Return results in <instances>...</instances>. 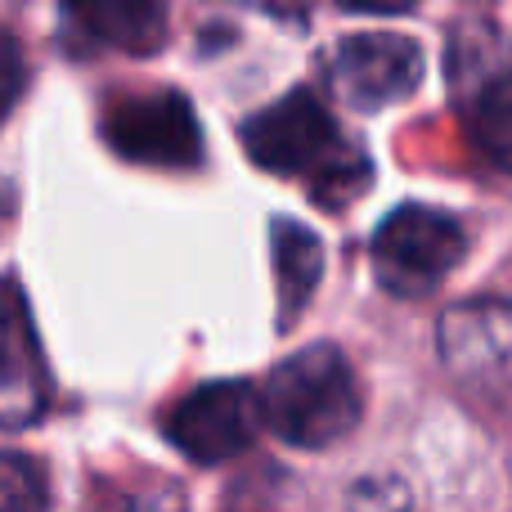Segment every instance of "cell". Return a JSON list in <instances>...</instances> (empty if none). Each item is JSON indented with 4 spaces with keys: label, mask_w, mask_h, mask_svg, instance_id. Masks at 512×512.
Instances as JSON below:
<instances>
[{
    "label": "cell",
    "mask_w": 512,
    "mask_h": 512,
    "mask_svg": "<svg viewBox=\"0 0 512 512\" xmlns=\"http://www.w3.org/2000/svg\"><path fill=\"white\" fill-rule=\"evenodd\" d=\"M243 149L270 176H310V198L324 212H342L369 189L373 162L342 144L337 122L310 90H288L279 104L243 122Z\"/></svg>",
    "instance_id": "obj_1"
},
{
    "label": "cell",
    "mask_w": 512,
    "mask_h": 512,
    "mask_svg": "<svg viewBox=\"0 0 512 512\" xmlns=\"http://www.w3.org/2000/svg\"><path fill=\"white\" fill-rule=\"evenodd\" d=\"M261 396V423L297 450H324L355 432L364 414V391L351 360L337 346L315 342L274 364Z\"/></svg>",
    "instance_id": "obj_2"
},
{
    "label": "cell",
    "mask_w": 512,
    "mask_h": 512,
    "mask_svg": "<svg viewBox=\"0 0 512 512\" xmlns=\"http://www.w3.org/2000/svg\"><path fill=\"white\" fill-rule=\"evenodd\" d=\"M468 256V234L454 216L405 203L373 234V274L396 297H427Z\"/></svg>",
    "instance_id": "obj_3"
},
{
    "label": "cell",
    "mask_w": 512,
    "mask_h": 512,
    "mask_svg": "<svg viewBox=\"0 0 512 512\" xmlns=\"http://www.w3.org/2000/svg\"><path fill=\"white\" fill-rule=\"evenodd\" d=\"M261 396L248 382H207L167 414V441L185 459L216 468L239 459L261 432Z\"/></svg>",
    "instance_id": "obj_4"
},
{
    "label": "cell",
    "mask_w": 512,
    "mask_h": 512,
    "mask_svg": "<svg viewBox=\"0 0 512 512\" xmlns=\"http://www.w3.org/2000/svg\"><path fill=\"white\" fill-rule=\"evenodd\" d=\"M328 81L351 108L373 113L423 81V50L400 32H355L328 54Z\"/></svg>",
    "instance_id": "obj_5"
},
{
    "label": "cell",
    "mask_w": 512,
    "mask_h": 512,
    "mask_svg": "<svg viewBox=\"0 0 512 512\" xmlns=\"http://www.w3.org/2000/svg\"><path fill=\"white\" fill-rule=\"evenodd\" d=\"M104 135L122 158L144 167H194L203 158L198 117L180 95H126L108 108Z\"/></svg>",
    "instance_id": "obj_6"
},
{
    "label": "cell",
    "mask_w": 512,
    "mask_h": 512,
    "mask_svg": "<svg viewBox=\"0 0 512 512\" xmlns=\"http://www.w3.org/2000/svg\"><path fill=\"white\" fill-rule=\"evenodd\" d=\"M45 405H50V373L23 288L14 279H0V427L18 432L41 423Z\"/></svg>",
    "instance_id": "obj_7"
},
{
    "label": "cell",
    "mask_w": 512,
    "mask_h": 512,
    "mask_svg": "<svg viewBox=\"0 0 512 512\" xmlns=\"http://www.w3.org/2000/svg\"><path fill=\"white\" fill-rule=\"evenodd\" d=\"M441 360L472 387H512V301H463L441 319Z\"/></svg>",
    "instance_id": "obj_8"
},
{
    "label": "cell",
    "mask_w": 512,
    "mask_h": 512,
    "mask_svg": "<svg viewBox=\"0 0 512 512\" xmlns=\"http://www.w3.org/2000/svg\"><path fill=\"white\" fill-rule=\"evenodd\" d=\"M63 23L90 45L153 54L167 41V0H59Z\"/></svg>",
    "instance_id": "obj_9"
},
{
    "label": "cell",
    "mask_w": 512,
    "mask_h": 512,
    "mask_svg": "<svg viewBox=\"0 0 512 512\" xmlns=\"http://www.w3.org/2000/svg\"><path fill=\"white\" fill-rule=\"evenodd\" d=\"M270 261H274V288H279V324L288 328L306 310V301L315 297L319 279H324V248H319V239L306 225L279 216L270 225Z\"/></svg>",
    "instance_id": "obj_10"
},
{
    "label": "cell",
    "mask_w": 512,
    "mask_h": 512,
    "mask_svg": "<svg viewBox=\"0 0 512 512\" xmlns=\"http://www.w3.org/2000/svg\"><path fill=\"white\" fill-rule=\"evenodd\" d=\"M468 140L481 158L512 171V77H495L468 99Z\"/></svg>",
    "instance_id": "obj_11"
},
{
    "label": "cell",
    "mask_w": 512,
    "mask_h": 512,
    "mask_svg": "<svg viewBox=\"0 0 512 512\" xmlns=\"http://www.w3.org/2000/svg\"><path fill=\"white\" fill-rule=\"evenodd\" d=\"M0 512H45V472L27 454H0Z\"/></svg>",
    "instance_id": "obj_12"
},
{
    "label": "cell",
    "mask_w": 512,
    "mask_h": 512,
    "mask_svg": "<svg viewBox=\"0 0 512 512\" xmlns=\"http://www.w3.org/2000/svg\"><path fill=\"white\" fill-rule=\"evenodd\" d=\"M409 486L396 477H364L346 495V512H409Z\"/></svg>",
    "instance_id": "obj_13"
},
{
    "label": "cell",
    "mask_w": 512,
    "mask_h": 512,
    "mask_svg": "<svg viewBox=\"0 0 512 512\" xmlns=\"http://www.w3.org/2000/svg\"><path fill=\"white\" fill-rule=\"evenodd\" d=\"M95 512H185V499L176 486H131L108 495Z\"/></svg>",
    "instance_id": "obj_14"
},
{
    "label": "cell",
    "mask_w": 512,
    "mask_h": 512,
    "mask_svg": "<svg viewBox=\"0 0 512 512\" xmlns=\"http://www.w3.org/2000/svg\"><path fill=\"white\" fill-rule=\"evenodd\" d=\"M27 86V63H23V50H18V41L0 27V117L9 113V108L18 104V95H23Z\"/></svg>",
    "instance_id": "obj_15"
},
{
    "label": "cell",
    "mask_w": 512,
    "mask_h": 512,
    "mask_svg": "<svg viewBox=\"0 0 512 512\" xmlns=\"http://www.w3.org/2000/svg\"><path fill=\"white\" fill-rule=\"evenodd\" d=\"M351 14H409L418 0H337Z\"/></svg>",
    "instance_id": "obj_16"
}]
</instances>
